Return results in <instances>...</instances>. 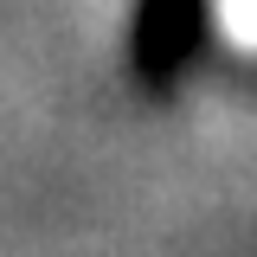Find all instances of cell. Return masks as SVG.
I'll return each instance as SVG.
<instances>
[{
  "label": "cell",
  "instance_id": "cell-1",
  "mask_svg": "<svg viewBox=\"0 0 257 257\" xmlns=\"http://www.w3.org/2000/svg\"><path fill=\"white\" fill-rule=\"evenodd\" d=\"M148 26L174 58H257V0H148Z\"/></svg>",
  "mask_w": 257,
  "mask_h": 257
}]
</instances>
